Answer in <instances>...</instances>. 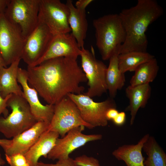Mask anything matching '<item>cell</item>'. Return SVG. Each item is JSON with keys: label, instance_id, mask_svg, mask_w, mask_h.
Instances as JSON below:
<instances>
[{"label": "cell", "instance_id": "cell-1", "mask_svg": "<svg viewBox=\"0 0 166 166\" xmlns=\"http://www.w3.org/2000/svg\"><path fill=\"white\" fill-rule=\"evenodd\" d=\"M77 59L60 57L27 66V81L48 104L54 105L70 93L80 94L87 81Z\"/></svg>", "mask_w": 166, "mask_h": 166}, {"label": "cell", "instance_id": "cell-2", "mask_svg": "<svg viewBox=\"0 0 166 166\" xmlns=\"http://www.w3.org/2000/svg\"><path fill=\"white\" fill-rule=\"evenodd\" d=\"M163 13L162 7L155 0H138L135 6L122 10L118 14L126 37L119 54L132 51L147 52L148 41L146 32Z\"/></svg>", "mask_w": 166, "mask_h": 166}, {"label": "cell", "instance_id": "cell-3", "mask_svg": "<svg viewBox=\"0 0 166 166\" xmlns=\"http://www.w3.org/2000/svg\"><path fill=\"white\" fill-rule=\"evenodd\" d=\"M96 45L104 61L109 60L124 42V29L118 14L105 15L93 21Z\"/></svg>", "mask_w": 166, "mask_h": 166}, {"label": "cell", "instance_id": "cell-4", "mask_svg": "<svg viewBox=\"0 0 166 166\" xmlns=\"http://www.w3.org/2000/svg\"><path fill=\"white\" fill-rule=\"evenodd\" d=\"M7 106L11 113L6 117L0 116V132L6 138H14L37 122L23 95L12 94Z\"/></svg>", "mask_w": 166, "mask_h": 166}, {"label": "cell", "instance_id": "cell-5", "mask_svg": "<svg viewBox=\"0 0 166 166\" xmlns=\"http://www.w3.org/2000/svg\"><path fill=\"white\" fill-rule=\"evenodd\" d=\"M40 0H10L4 14L26 39L38 22Z\"/></svg>", "mask_w": 166, "mask_h": 166}, {"label": "cell", "instance_id": "cell-6", "mask_svg": "<svg viewBox=\"0 0 166 166\" xmlns=\"http://www.w3.org/2000/svg\"><path fill=\"white\" fill-rule=\"evenodd\" d=\"M82 70L88 81L89 88L84 94L92 98L100 97L107 92L106 82V65L95 57L93 47L91 51L84 48L81 49Z\"/></svg>", "mask_w": 166, "mask_h": 166}, {"label": "cell", "instance_id": "cell-7", "mask_svg": "<svg viewBox=\"0 0 166 166\" xmlns=\"http://www.w3.org/2000/svg\"><path fill=\"white\" fill-rule=\"evenodd\" d=\"M81 126L93 128L82 119L74 103L68 96L54 105V111L48 130L58 133L61 137L71 130Z\"/></svg>", "mask_w": 166, "mask_h": 166}, {"label": "cell", "instance_id": "cell-8", "mask_svg": "<svg viewBox=\"0 0 166 166\" xmlns=\"http://www.w3.org/2000/svg\"><path fill=\"white\" fill-rule=\"evenodd\" d=\"M67 96L76 105L83 120L93 128L106 126L108 122L106 117V112L110 108H117L115 101L110 97L102 101L96 102L84 93H70Z\"/></svg>", "mask_w": 166, "mask_h": 166}, {"label": "cell", "instance_id": "cell-9", "mask_svg": "<svg viewBox=\"0 0 166 166\" xmlns=\"http://www.w3.org/2000/svg\"><path fill=\"white\" fill-rule=\"evenodd\" d=\"M69 10L59 0H40L38 22L45 24L54 34L71 31L69 23Z\"/></svg>", "mask_w": 166, "mask_h": 166}, {"label": "cell", "instance_id": "cell-10", "mask_svg": "<svg viewBox=\"0 0 166 166\" xmlns=\"http://www.w3.org/2000/svg\"><path fill=\"white\" fill-rule=\"evenodd\" d=\"M26 40L4 14L0 15V52L7 66L21 58Z\"/></svg>", "mask_w": 166, "mask_h": 166}, {"label": "cell", "instance_id": "cell-11", "mask_svg": "<svg viewBox=\"0 0 166 166\" xmlns=\"http://www.w3.org/2000/svg\"><path fill=\"white\" fill-rule=\"evenodd\" d=\"M54 35L45 24L38 22L26 39L21 59L27 66H35L46 52Z\"/></svg>", "mask_w": 166, "mask_h": 166}, {"label": "cell", "instance_id": "cell-12", "mask_svg": "<svg viewBox=\"0 0 166 166\" xmlns=\"http://www.w3.org/2000/svg\"><path fill=\"white\" fill-rule=\"evenodd\" d=\"M85 127L81 126L69 131L66 135L56 140L54 147L48 154L47 158L53 160L69 157L73 151L88 142L101 140L100 134L86 135L82 133Z\"/></svg>", "mask_w": 166, "mask_h": 166}, {"label": "cell", "instance_id": "cell-13", "mask_svg": "<svg viewBox=\"0 0 166 166\" xmlns=\"http://www.w3.org/2000/svg\"><path fill=\"white\" fill-rule=\"evenodd\" d=\"M17 81L22 86L23 96L28 102L31 112L37 122L50 123L53 115L54 105H44L41 103L37 91L28 84L26 70L19 67Z\"/></svg>", "mask_w": 166, "mask_h": 166}, {"label": "cell", "instance_id": "cell-14", "mask_svg": "<svg viewBox=\"0 0 166 166\" xmlns=\"http://www.w3.org/2000/svg\"><path fill=\"white\" fill-rule=\"evenodd\" d=\"M81 49L75 38L70 33L55 35L45 53L36 66L49 59L60 57L77 59Z\"/></svg>", "mask_w": 166, "mask_h": 166}, {"label": "cell", "instance_id": "cell-15", "mask_svg": "<svg viewBox=\"0 0 166 166\" xmlns=\"http://www.w3.org/2000/svg\"><path fill=\"white\" fill-rule=\"evenodd\" d=\"M49 124L44 121L37 122L30 128L13 138L10 144L4 150L5 155L21 154L24 155L48 130Z\"/></svg>", "mask_w": 166, "mask_h": 166}, {"label": "cell", "instance_id": "cell-16", "mask_svg": "<svg viewBox=\"0 0 166 166\" xmlns=\"http://www.w3.org/2000/svg\"><path fill=\"white\" fill-rule=\"evenodd\" d=\"M59 136L58 133L48 130L43 133L24 155L29 166H39V158L42 156L47 157Z\"/></svg>", "mask_w": 166, "mask_h": 166}, {"label": "cell", "instance_id": "cell-17", "mask_svg": "<svg viewBox=\"0 0 166 166\" xmlns=\"http://www.w3.org/2000/svg\"><path fill=\"white\" fill-rule=\"evenodd\" d=\"M125 94L129 100V105L125 111L130 112V124H133L140 108H144L150 98L151 88L149 84L129 85L126 89Z\"/></svg>", "mask_w": 166, "mask_h": 166}, {"label": "cell", "instance_id": "cell-18", "mask_svg": "<svg viewBox=\"0 0 166 166\" xmlns=\"http://www.w3.org/2000/svg\"><path fill=\"white\" fill-rule=\"evenodd\" d=\"M150 135H145L135 144H124L118 147L112 152L117 160L124 162L126 166H145L144 158L142 151L144 144Z\"/></svg>", "mask_w": 166, "mask_h": 166}, {"label": "cell", "instance_id": "cell-19", "mask_svg": "<svg viewBox=\"0 0 166 166\" xmlns=\"http://www.w3.org/2000/svg\"><path fill=\"white\" fill-rule=\"evenodd\" d=\"M66 4L69 10V23L71 33L81 49L84 48V41L88 27L86 11L76 8L71 0H67Z\"/></svg>", "mask_w": 166, "mask_h": 166}, {"label": "cell", "instance_id": "cell-20", "mask_svg": "<svg viewBox=\"0 0 166 166\" xmlns=\"http://www.w3.org/2000/svg\"><path fill=\"white\" fill-rule=\"evenodd\" d=\"M21 60L17 59L8 67L0 68V94L4 98L11 94L23 96L17 81L18 71Z\"/></svg>", "mask_w": 166, "mask_h": 166}, {"label": "cell", "instance_id": "cell-21", "mask_svg": "<svg viewBox=\"0 0 166 166\" xmlns=\"http://www.w3.org/2000/svg\"><path fill=\"white\" fill-rule=\"evenodd\" d=\"M119 50L116 51L110 58L109 64L106 73V82L107 91L110 97L113 98L118 90L124 86L125 77L124 73L120 71L118 64V56Z\"/></svg>", "mask_w": 166, "mask_h": 166}, {"label": "cell", "instance_id": "cell-22", "mask_svg": "<svg viewBox=\"0 0 166 166\" xmlns=\"http://www.w3.org/2000/svg\"><path fill=\"white\" fill-rule=\"evenodd\" d=\"M159 70L157 61L155 57L139 66L130 81V85L149 84L156 77Z\"/></svg>", "mask_w": 166, "mask_h": 166}, {"label": "cell", "instance_id": "cell-23", "mask_svg": "<svg viewBox=\"0 0 166 166\" xmlns=\"http://www.w3.org/2000/svg\"><path fill=\"white\" fill-rule=\"evenodd\" d=\"M155 57L147 52L132 51L121 53L118 56L119 69L124 73L134 71L140 65Z\"/></svg>", "mask_w": 166, "mask_h": 166}, {"label": "cell", "instance_id": "cell-24", "mask_svg": "<svg viewBox=\"0 0 166 166\" xmlns=\"http://www.w3.org/2000/svg\"><path fill=\"white\" fill-rule=\"evenodd\" d=\"M142 150L147 156L144 161L145 166H166V154L154 137L149 136Z\"/></svg>", "mask_w": 166, "mask_h": 166}, {"label": "cell", "instance_id": "cell-25", "mask_svg": "<svg viewBox=\"0 0 166 166\" xmlns=\"http://www.w3.org/2000/svg\"><path fill=\"white\" fill-rule=\"evenodd\" d=\"M74 160L78 166H100L98 160L85 155L77 157Z\"/></svg>", "mask_w": 166, "mask_h": 166}, {"label": "cell", "instance_id": "cell-26", "mask_svg": "<svg viewBox=\"0 0 166 166\" xmlns=\"http://www.w3.org/2000/svg\"><path fill=\"white\" fill-rule=\"evenodd\" d=\"M6 158L10 166H23L27 164L24 156L21 154L12 155H5Z\"/></svg>", "mask_w": 166, "mask_h": 166}, {"label": "cell", "instance_id": "cell-27", "mask_svg": "<svg viewBox=\"0 0 166 166\" xmlns=\"http://www.w3.org/2000/svg\"><path fill=\"white\" fill-rule=\"evenodd\" d=\"M12 94L9 95L4 98L2 97L0 94V116L2 114L3 115L4 117H6L8 115L9 111L7 108V102Z\"/></svg>", "mask_w": 166, "mask_h": 166}, {"label": "cell", "instance_id": "cell-28", "mask_svg": "<svg viewBox=\"0 0 166 166\" xmlns=\"http://www.w3.org/2000/svg\"><path fill=\"white\" fill-rule=\"evenodd\" d=\"M52 166H78L74 160L69 157L68 158L58 160L55 164H53Z\"/></svg>", "mask_w": 166, "mask_h": 166}, {"label": "cell", "instance_id": "cell-29", "mask_svg": "<svg viewBox=\"0 0 166 166\" xmlns=\"http://www.w3.org/2000/svg\"><path fill=\"white\" fill-rule=\"evenodd\" d=\"M126 120V115L124 112H119L116 117L112 121L115 124L118 126L123 125Z\"/></svg>", "mask_w": 166, "mask_h": 166}, {"label": "cell", "instance_id": "cell-30", "mask_svg": "<svg viewBox=\"0 0 166 166\" xmlns=\"http://www.w3.org/2000/svg\"><path fill=\"white\" fill-rule=\"evenodd\" d=\"M93 1V0H78L76 2L75 6L78 9L85 10L86 7Z\"/></svg>", "mask_w": 166, "mask_h": 166}, {"label": "cell", "instance_id": "cell-31", "mask_svg": "<svg viewBox=\"0 0 166 166\" xmlns=\"http://www.w3.org/2000/svg\"><path fill=\"white\" fill-rule=\"evenodd\" d=\"M116 108H111L109 109L106 112V117L109 121L112 120L119 113Z\"/></svg>", "mask_w": 166, "mask_h": 166}, {"label": "cell", "instance_id": "cell-32", "mask_svg": "<svg viewBox=\"0 0 166 166\" xmlns=\"http://www.w3.org/2000/svg\"><path fill=\"white\" fill-rule=\"evenodd\" d=\"M10 0H0V15L4 14Z\"/></svg>", "mask_w": 166, "mask_h": 166}, {"label": "cell", "instance_id": "cell-33", "mask_svg": "<svg viewBox=\"0 0 166 166\" xmlns=\"http://www.w3.org/2000/svg\"><path fill=\"white\" fill-rule=\"evenodd\" d=\"M11 142V140H9L5 139H0V146L4 149L10 144Z\"/></svg>", "mask_w": 166, "mask_h": 166}, {"label": "cell", "instance_id": "cell-34", "mask_svg": "<svg viewBox=\"0 0 166 166\" xmlns=\"http://www.w3.org/2000/svg\"><path fill=\"white\" fill-rule=\"evenodd\" d=\"M2 67H7L5 62L0 52V68Z\"/></svg>", "mask_w": 166, "mask_h": 166}, {"label": "cell", "instance_id": "cell-35", "mask_svg": "<svg viewBox=\"0 0 166 166\" xmlns=\"http://www.w3.org/2000/svg\"><path fill=\"white\" fill-rule=\"evenodd\" d=\"M5 161L2 158L1 154L0 153V166H2L4 165Z\"/></svg>", "mask_w": 166, "mask_h": 166}, {"label": "cell", "instance_id": "cell-36", "mask_svg": "<svg viewBox=\"0 0 166 166\" xmlns=\"http://www.w3.org/2000/svg\"><path fill=\"white\" fill-rule=\"evenodd\" d=\"M23 166H29V165L27 163V164ZM39 166H50V164H45L41 162Z\"/></svg>", "mask_w": 166, "mask_h": 166}]
</instances>
